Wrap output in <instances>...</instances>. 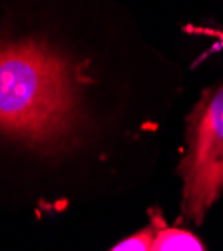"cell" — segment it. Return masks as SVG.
<instances>
[{"instance_id": "6da1fadb", "label": "cell", "mask_w": 223, "mask_h": 251, "mask_svg": "<svg viewBox=\"0 0 223 251\" xmlns=\"http://www.w3.org/2000/svg\"><path fill=\"white\" fill-rule=\"evenodd\" d=\"M76 113L67 60L36 40L0 45V131L34 143L63 135Z\"/></svg>"}, {"instance_id": "277c9868", "label": "cell", "mask_w": 223, "mask_h": 251, "mask_svg": "<svg viewBox=\"0 0 223 251\" xmlns=\"http://www.w3.org/2000/svg\"><path fill=\"white\" fill-rule=\"evenodd\" d=\"M163 219L161 217H153V223L145 229H141V231H137L135 235L127 237L125 241H121L119 245H115L111 251H149L155 235L161 227H163Z\"/></svg>"}, {"instance_id": "3957f363", "label": "cell", "mask_w": 223, "mask_h": 251, "mask_svg": "<svg viewBox=\"0 0 223 251\" xmlns=\"http://www.w3.org/2000/svg\"><path fill=\"white\" fill-rule=\"evenodd\" d=\"M149 251H205V247L187 229L163 225L157 231Z\"/></svg>"}, {"instance_id": "7a4b0ae2", "label": "cell", "mask_w": 223, "mask_h": 251, "mask_svg": "<svg viewBox=\"0 0 223 251\" xmlns=\"http://www.w3.org/2000/svg\"><path fill=\"white\" fill-rule=\"evenodd\" d=\"M183 211L201 223L223 191V82L207 89L187 119V151L179 163Z\"/></svg>"}]
</instances>
